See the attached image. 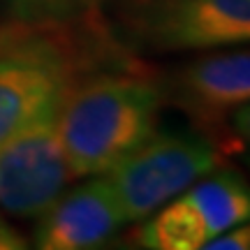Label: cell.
Segmentation results:
<instances>
[{"mask_svg": "<svg viewBox=\"0 0 250 250\" xmlns=\"http://www.w3.org/2000/svg\"><path fill=\"white\" fill-rule=\"evenodd\" d=\"M95 0H12L21 19H70Z\"/></svg>", "mask_w": 250, "mask_h": 250, "instance_id": "obj_9", "label": "cell"}, {"mask_svg": "<svg viewBox=\"0 0 250 250\" xmlns=\"http://www.w3.org/2000/svg\"><path fill=\"white\" fill-rule=\"evenodd\" d=\"M107 51L72 30L65 19H17L0 26V146L100 70Z\"/></svg>", "mask_w": 250, "mask_h": 250, "instance_id": "obj_2", "label": "cell"}, {"mask_svg": "<svg viewBox=\"0 0 250 250\" xmlns=\"http://www.w3.org/2000/svg\"><path fill=\"white\" fill-rule=\"evenodd\" d=\"M204 250H250V220L218 234L215 239L206 243Z\"/></svg>", "mask_w": 250, "mask_h": 250, "instance_id": "obj_10", "label": "cell"}, {"mask_svg": "<svg viewBox=\"0 0 250 250\" xmlns=\"http://www.w3.org/2000/svg\"><path fill=\"white\" fill-rule=\"evenodd\" d=\"M250 220V186L229 171L206 174L142 220L137 243L151 250H204L234 225Z\"/></svg>", "mask_w": 250, "mask_h": 250, "instance_id": "obj_5", "label": "cell"}, {"mask_svg": "<svg viewBox=\"0 0 250 250\" xmlns=\"http://www.w3.org/2000/svg\"><path fill=\"white\" fill-rule=\"evenodd\" d=\"M37 220L35 246L42 250L100 248L125 225L104 174L86 176L81 186L67 188Z\"/></svg>", "mask_w": 250, "mask_h": 250, "instance_id": "obj_7", "label": "cell"}, {"mask_svg": "<svg viewBox=\"0 0 250 250\" xmlns=\"http://www.w3.org/2000/svg\"><path fill=\"white\" fill-rule=\"evenodd\" d=\"M232 111V127L234 132L241 137L243 142L250 146V100L248 102H243L239 107L229 109Z\"/></svg>", "mask_w": 250, "mask_h": 250, "instance_id": "obj_12", "label": "cell"}, {"mask_svg": "<svg viewBox=\"0 0 250 250\" xmlns=\"http://www.w3.org/2000/svg\"><path fill=\"white\" fill-rule=\"evenodd\" d=\"M181 90L208 111H229L250 100V49L229 46L197 58L181 72Z\"/></svg>", "mask_w": 250, "mask_h": 250, "instance_id": "obj_8", "label": "cell"}, {"mask_svg": "<svg viewBox=\"0 0 250 250\" xmlns=\"http://www.w3.org/2000/svg\"><path fill=\"white\" fill-rule=\"evenodd\" d=\"M220 153L195 134L155 132L104 171L123 211L125 225L153 215L202 176L215 171Z\"/></svg>", "mask_w": 250, "mask_h": 250, "instance_id": "obj_4", "label": "cell"}, {"mask_svg": "<svg viewBox=\"0 0 250 250\" xmlns=\"http://www.w3.org/2000/svg\"><path fill=\"white\" fill-rule=\"evenodd\" d=\"M162 93L139 67L95 70L56 109V130L74 179L104 174L158 130Z\"/></svg>", "mask_w": 250, "mask_h": 250, "instance_id": "obj_1", "label": "cell"}, {"mask_svg": "<svg viewBox=\"0 0 250 250\" xmlns=\"http://www.w3.org/2000/svg\"><path fill=\"white\" fill-rule=\"evenodd\" d=\"M102 19L123 49L142 54L250 44V0H104Z\"/></svg>", "mask_w": 250, "mask_h": 250, "instance_id": "obj_3", "label": "cell"}, {"mask_svg": "<svg viewBox=\"0 0 250 250\" xmlns=\"http://www.w3.org/2000/svg\"><path fill=\"white\" fill-rule=\"evenodd\" d=\"M74 181L56 130V109L0 146V211L9 218L37 220Z\"/></svg>", "mask_w": 250, "mask_h": 250, "instance_id": "obj_6", "label": "cell"}, {"mask_svg": "<svg viewBox=\"0 0 250 250\" xmlns=\"http://www.w3.org/2000/svg\"><path fill=\"white\" fill-rule=\"evenodd\" d=\"M28 248V241L23 234L14 229V225H9L7 215L0 211V250H23Z\"/></svg>", "mask_w": 250, "mask_h": 250, "instance_id": "obj_11", "label": "cell"}]
</instances>
